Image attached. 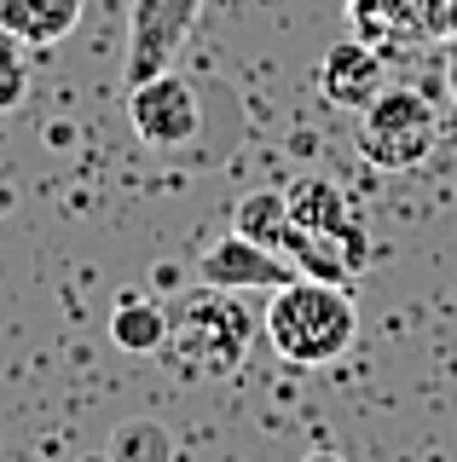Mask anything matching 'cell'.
Listing matches in <instances>:
<instances>
[{"label":"cell","mask_w":457,"mask_h":462,"mask_svg":"<svg viewBox=\"0 0 457 462\" xmlns=\"http://www.w3.org/2000/svg\"><path fill=\"white\" fill-rule=\"evenodd\" d=\"M302 462H341V457H331V451H312V457H302Z\"/></svg>","instance_id":"obj_14"},{"label":"cell","mask_w":457,"mask_h":462,"mask_svg":"<svg viewBox=\"0 0 457 462\" xmlns=\"http://www.w3.org/2000/svg\"><path fill=\"white\" fill-rule=\"evenodd\" d=\"M284 202H290V226L307 231V237H341V231H353L359 220H353V202L341 197L336 180H295L290 191H284Z\"/></svg>","instance_id":"obj_9"},{"label":"cell","mask_w":457,"mask_h":462,"mask_svg":"<svg viewBox=\"0 0 457 462\" xmlns=\"http://www.w3.org/2000/svg\"><path fill=\"white\" fill-rule=\"evenodd\" d=\"M203 0H134L127 12V64H122V93L151 76H163L185 47V35L197 29Z\"/></svg>","instance_id":"obj_5"},{"label":"cell","mask_w":457,"mask_h":462,"mask_svg":"<svg viewBox=\"0 0 457 462\" xmlns=\"http://www.w3.org/2000/svg\"><path fill=\"white\" fill-rule=\"evenodd\" d=\"M23 93H30V64H23V47L0 35V110H18Z\"/></svg>","instance_id":"obj_13"},{"label":"cell","mask_w":457,"mask_h":462,"mask_svg":"<svg viewBox=\"0 0 457 462\" xmlns=\"http://www.w3.org/2000/svg\"><path fill=\"white\" fill-rule=\"evenodd\" d=\"M440 139V122H434V105L417 93V87H382L370 98V110H359V156L382 173H406L428 162Z\"/></svg>","instance_id":"obj_3"},{"label":"cell","mask_w":457,"mask_h":462,"mask_svg":"<svg viewBox=\"0 0 457 462\" xmlns=\"http://www.w3.org/2000/svg\"><path fill=\"white\" fill-rule=\"evenodd\" d=\"M232 231H244L249 243H261V249H278V254H284V243H290V231H295L284 191H249V197H238Z\"/></svg>","instance_id":"obj_10"},{"label":"cell","mask_w":457,"mask_h":462,"mask_svg":"<svg viewBox=\"0 0 457 462\" xmlns=\"http://www.w3.org/2000/svg\"><path fill=\"white\" fill-rule=\"evenodd\" d=\"M110 457L117 462H174V445H168V433L156 422H127L110 439Z\"/></svg>","instance_id":"obj_12"},{"label":"cell","mask_w":457,"mask_h":462,"mask_svg":"<svg viewBox=\"0 0 457 462\" xmlns=\"http://www.w3.org/2000/svg\"><path fill=\"white\" fill-rule=\"evenodd\" d=\"M127 127H134V139L151 144V151H180V144H191L197 127H203L197 87L185 76H174V69L127 87Z\"/></svg>","instance_id":"obj_4"},{"label":"cell","mask_w":457,"mask_h":462,"mask_svg":"<svg viewBox=\"0 0 457 462\" xmlns=\"http://www.w3.org/2000/svg\"><path fill=\"white\" fill-rule=\"evenodd\" d=\"M261 329H266V341H273V353L284 365L324 370L353 346V336H359V307H353V295L341 283L295 278V283L273 289Z\"/></svg>","instance_id":"obj_2"},{"label":"cell","mask_w":457,"mask_h":462,"mask_svg":"<svg viewBox=\"0 0 457 462\" xmlns=\"http://www.w3.org/2000/svg\"><path fill=\"white\" fill-rule=\"evenodd\" d=\"M452 93H457V58H452Z\"/></svg>","instance_id":"obj_15"},{"label":"cell","mask_w":457,"mask_h":462,"mask_svg":"<svg viewBox=\"0 0 457 462\" xmlns=\"http://www.w3.org/2000/svg\"><path fill=\"white\" fill-rule=\"evenodd\" d=\"M81 23V0H0V35L18 47H59Z\"/></svg>","instance_id":"obj_8"},{"label":"cell","mask_w":457,"mask_h":462,"mask_svg":"<svg viewBox=\"0 0 457 462\" xmlns=\"http://www.w3.org/2000/svg\"><path fill=\"white\" fill-rule=\"evenodd\" d=\"M388 87V69H382V52L365 47V41H336L319 64V98L336 110H370V98Z\"/></svg>","instance_id":"obj_7"},{"label":"cell","mask_w":457,"mask_h":462,"mask_svg":"<svg viewBox=\"0 0 457 462\" xmlns=\"http://www.w3.org/2000/svg\"><path fill=\"white\" fill-rule=\"evenodd\" d=\"M261 329V318H249V307L232 289H185L180 307L168 312V341L163 358L180 382H226L232 370H244L249 341Z\"/></svg>","instance_id":"obj_1"},{"label":"cell","mask_w":457,"mask_h":462,"mask_svg":"<svg viewBox=\"0 0 457 462\" xmlns=\"http://www.w3.org/2000/svg\"><path fill=\"white\" fill-rule=\"evenodd\" d=\"M302 272L290 266L278 249H261V243H249L244 231H226L220 243H209L203 254H197V283L209 289H284L295 283Z\"/></svg>","instance_id":"obj_6"},{"label":"cell","mask_w":457,"mask_h":462,"mask_svg":"<svg viewBox=\"0 0 457 462\" xmlns=\"http://www.w3.org/2000/svg\"><path fill=\"white\" fill-rule=\"evenodd\" d=\"M110 341L122 353H163L168 341V312L156 300H139V295H122L117 312H110Z\"/></svg>","instance_id":"obj_11"}]
</instances>
